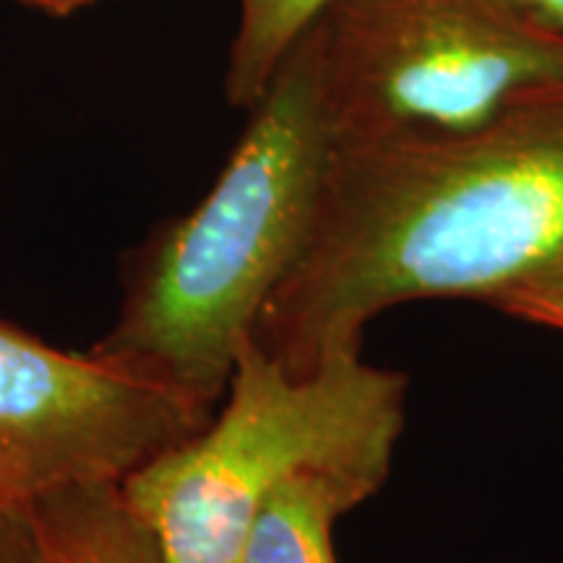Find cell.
I'll list each match as a JSON object with an SVG mask.
<instances>
[{
	"label": "cell",
	"mask_w": 563,
	"mask_h": 563,
	"mask_svg": "<svg viewBox=\"0 0 563 563\" xmlns=\"http://www.w3.org/2000/svg\"><path fill=\"white\" fill-rule=\"evenodd\" d=\"M563 269V76L462 133L332 144L298 256L251 340L295 376L431 298L490 302Z\"/></svg>",
	"instance_id": "6da1fadb"
},
{
	"label": "cell",
	"mask_w": 563,
	"mask_h": 563,
	"mask_svg": "<svg viewBox=\"0 0 563 563\" xmlns=\"http://www.w3.org/2000/svg\"><path fill=\"white\" fill-rule=\"evenodd\" d=\"M209 194L129 258L89 355L209 422L262 308L306 241L332 136L311 32L295 42Z\"/></svg>",
	"instance_id": "7a4b0ae2"
},
{
	"label": "cell",
	"mask_w": 563,
	"mask_h": 563,
	"mask_svg": "<svg viewBox=\"0 0 563 563\" xmlns=\"http://www.w3.org/2000/svg\"><path fill=\"white\" fill-rule=\"evenodd\" d=\"M407 376L327 355L295 376L249 340L207 426L121 483L159 563H238L258 506L306 473L386 483L405 428Z\"/></svg>",
	"instance_id": "3957f363"
},
{
	"label": "cell",
	"mask_w": 563,
	"mask_h": 563,
	"mask_svg": "<svg viewBox=\"0 0 563 563\" xmlns=\"http://www.w3.org/2000/svg\"><path fill=\"white\" fill-rule=\"evenodd\" d=\"M308 32L332 144L477 129L563 76V32L511 0H334Z\"/></svg>",
	"instance_id": "277c9868"
},
{
	"label": "cell",
	"mask_w": 563,
	"mask_h": 563,
	"mask_svg": "<svg viewBox=\"0 0 563 563\" xmlns=\"http://www.w3.org/2000/svg\"><path fill=\"white\" fill-rule=\"evenodd\" d=\"M203 426L173 394L0 321V475L26 501L123 483Z\"/></svg>",
	"instance_id": "5b68a950"
},
{
	"label": "cell",
	"mask_w": 563,
	"mask_h": 563,
	"mask_svg": "<svg viewBox=\"0 0 563 563\" xmlns=\"http://www.w3.org/2000/svg\"><path fill=\"white\" fill-rule=\"evenodd\" d=\"M378 490L355 475H298L258 506L238 563H336L334 522Z\"/></svg>",
	"instance_id": "8992f818"
},
{
	"label": "cell",
	"mask_w": 563,
	"mask_h": 563,
	"mask_svg": "<svg viewBox=\"0 0 563 563\" xmlns=\"http://www.w3.org/2000/svg\"><path fill=\"white\" fill-rule=\"evenodd\" d=\"M53 563H159L152 534L125 504L121 483L68 485L26 501Z\"/></svg>",
	"instance_id": "52a82bcc"
},
{
	"label": "cell",
	"mask_w": 563,
	"mask_h": 563,
	"mask_svg": "<svg viewBox=\"0 0 563 563\" xmlns=\"http://www.w3.org/2000/svg\"><path fill=\"white\" fill-rule=\"evenodd\" d=\"M334 0H238V30L228 53L224 95L232 108L262 100L295 42Z\"/></svg>",
	"instance_id": "ba28073f"
},
{
	"label": "cell",
	"mask_w": 563,
	"mask_h": 563,
	"mask_svg": "<svg viewBox=\"0 0 563 563\" xmlns=\"http://www.w3.org/2000/svg\"><path fill=\"white\" fill-rule=\"evenodd\" d=\"M517 321L553 329L563 334V269L511 287L490 302Z\"/></svg>",
	"instance_id": "9c48e42d"
},
{
	"label": "cell",
	"mask_w": 563,
	"mask_h": 563,
	"mask_svg": "<svg viewBox=\"0 0 563 563\" xmlns=\"http://www.w3.org/2000/svg\"><path fill=\"white\" fill-rule=\"evenodd\" d=\"M0 563H53L34 532L26 504L0 511Z\"/></svg>",
	"instance_id": "30bf717a"
},
{
	"label": "cell",
	"mask_w": 563,
	"mask_h": 563,
	"mask_svg": "<svg viewBox=\"0 0 563 563\" xmlns=\"http://www.w3.org/2000/svg\"><path fill=\"white\" fill-rule=\"evenodd\" d=\"M511 3L525 13H530L540 24L563 32V0H511Z\"/></svg>",
	"instance_id": "8fae6325"
},
{
	"label": "cell",
	"mask_w": 563,
	"mask_h": 563,
	"mask_svg": "<svg viewBox=\"0 0 563 563\" xmlns=\"http://www.w3.org/2000/svg\"><path fill=\"white\" fill-rule=\"evenodd\" d=\"M16 3L26 5V9L47 13V16L66 19V16H74V13L84 11V9H89V5H95L97 0H16Z\"/></svg>",
	"instance_id": "7c38bea8"
},
{
	"label": "cell",
	"mask_w": 563,
	"mask_h": 563,
	"mask_svg": "<svg viewBox=\"0 0 563 563\" xmlns=\"http://www.w3.org/2000/svg\"><path fill=\"white\" fill-rule=\"evenodd\" d=\"M21 504H26V498L21 496V493L13 488L3 475H0V511L13 509V506H21Z\"/></svg>",
	"instance_id": "4fadbf2b"
}]
</instances>
